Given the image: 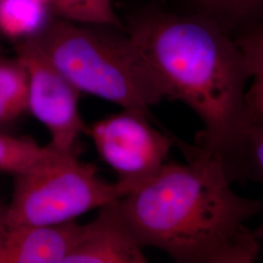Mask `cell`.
Listing matches in <instances>:
<instances>
[{
	"instance_id": "cell-1",
	"label": "cell",
	"mask_w": 263,
	"mask_h": 263,
	"mask_svg": "<svg viewBox=\"0 0 263 263\" xmlns=\"http://www.w3.org/2000/svg\"><path fill=\"white\" fill-rule=\"evenodd\" d=\"M125 29L165 99L186 104L203 123L196 144L218 161L231 181L247 173L251 121L249 71L234 37L198 13L180 15L156 6L132 13Z\"/></svg>"
},
{
	"instance_id": "cell-2",
	"label": "cell",
	"mask_w": 263,
	"mask_h": 263,
	"mask_svg": "<svg viewBox=\"0 0 263 263\" xmlns=\"http://www.w3.org/2000/svg\"><path fill=\"white\" fill-rule=\"evenodd\" d=\"M173 141L187 163H166L119 199L135 235L177 262H253L259 240L246 222L261 202L236 194L218 161L174 135Z\"/></svg>"
},
{
	"instance_id": "cell-3",
	"label": "cell",
	"mask_w": 263,
	"mask_h": 263,
	"mask_svg": "<svg viewBox=\"0 0 263 263\" xmlns=\"http://www.w3.org/2000/svg\"><path fill=\"white\" fill-rule=\"evenodd\" d=\"M31 38L81 93L122 109L147 112L165 99L139 48L124 29L56 17Z\"/></svg>"
},
{
	"instance_id": "cell-4",
	"label": "cell",
	"mask_w": 263,
	"mask_h": 263,
	"mask_svg": "<svg viewBox=\"0 0 263 263\" xmlns=\"http://www.w3.org/2000/svg\"><path fill=\"white\" fill-rule=\"evenodd\" d=\"M122 197L117 182L100 179L94 165L73 154L15 176L12 200L2 216L10 224L56 226Z\"/></svg>"
},
{
	"instance_id": "cell-5",
	"label": "cell",
	"mask_w": 263,
	"mask_h": 263,
	"mask_svg": "<svg viewBox=\"0 0 263 263\" xmlns=\"http://www.w3.org/2000/svg\"><path fill=\"white\" fill-rule=\"evenodd\" d=\"M101 159L117 175L123 196L151 179L167 162L173 135L155 129L151 112L123 109L88 127Z\"/></svg>"
},
{
	"instance_id": "cell-6",
	"label": "cell",
	"mask_w": 263,
	"mask_h": 263,
	"mask_svg": "<svg viewBox=\"0 0 263 263\" xmlns=\"http://www.w3.org/2000/svg\"><path fill=\"white\" fill-rule=\"evenodd\" d=\"M15 50L28 71V111L47 128L52 147L64 154H76L79 137L88 129L78 108L82 93L57 68L33 38L21 40Z\"/></svg>"
},
{
	"instance_id": "cell-7",
	"label": "cell",
	"mask_w": 263,
	"mask_h": 263,
	"mask_svg": "<svg viewBox=\"0 0 263 263\" xmlns=\"http://www.w3.org/2000/svg\"><path fill=\"white\" fill-rule=\"evenodd\" d=\"M143 246L123 215L119 199L103 207L82 226L80 238L64 263H145Z\"/></svg>"
},
{
	"instance_id": "cell-8",
	"label": "cell",
	"mask_w": 263,
	"mask_h": 263,
	"mask_svg": "<svg viewBox=\"0 0 263 263\" xmlns=\"http://www.w3.org/2000/svg\"><path fill=\"white\" fill-rule=\"evenodd\" d=\"M82 226L76 220L56 226H17L0 217V263H64Z\"/></svg>"
},
{
	"instance_id": "cell-9",
	"label": "cell",
	"mask_w": 263,
	"mask_h": 263,
	"mask_svg": "<svg viewBox=\"0 0 263 263\" xmlns=\"http://www.w3.org/2000/svg\"><path fill=\"white\" fill-rule=\"evenodd\" d=\"M249 71L246 100L251 125L263 122V21L233 36Z\"/></svg>"
},
{
	"instance_id": "cell-10",
	"label": "cell",
	"mask_w": 263,
	"mask_h": 263,
	"mask_svg": "<svg viewBox=\"0 0 263 263\" xmlns=\"http://www.w3.org/2000/svg\"><path fill=\"white\" fill-rule=\"evenodd\" d=\"M191 12L216 21L232 36L263 21V0H188Z\"/></svg>"
},
{
	"instance_id": "cell-11",
	"label": "cell",
	"mask_w": 263,
	"mask_h": 263,
	"mask_svg": "<svg viewBox=\"0 0 263 263\" xmlns=\"http://www.w3.org/2000/svg\"><path fill=\"white\" fill-rule=\"evenodd\" d=\"M73 154H64L50 144L40 146L34 141L19 139L0 131V172L14 177L44 167Z\"/></svg>"
},
{
	"instance_id": "cell-12",
	"label": "cell",
	"mask_w": 263,
	"mask_h": 263,
	"mask_svg": "<svg viewBox=\"0 0 263 263\" xmlns=\"http://www.w3.org/2000/svg\"><path fill=\"white\" fill-rule=\"evenodd\" d=\"M29 79L17 58L0 57V130L28 111Z\"/></svg>"
},
{
	"instance_id": "cell-13",
	"label": "cell",
	"mask_w": 263,
	"mask_h": 263,
	"mask_svg": "<svg viewBox=\"0 0 263 263\" xmlns=\"http://www.w3.org/2000/svg\"><path fill=\"white\" fill-rule=\"evenodd\" d=\"M47 8L37 0H1L0 32L19 41L35 36L49 23Z\"/></svg>"
},
{
	"instance_id": "cell-14",
	"label": "cell",
	"mask_w": 263,
	"mask_h": 263,
	"mask_svg": "<svg viewBox=\"0 0 263 263\" xmlns=\"http://www.w3.org/2000/svg\"><path fill=\"white\" fill-rule=\"evenodd\" d=\"M49 7L60 19L126 30L114 11L112 0H53Z\"/></svg>"
},
{
	"instance_id": "cell-15",
	"label": "cell",
	"mask_w": 263,
	"mask_h": 263,
	"mask_svg": "<svg viewBox=\"0 0 263 263\" xmlns=\"http://www.w3.org/2000/svg\"><path fill=\"white\" fill-rule=\"evenodd\" d=\"M252 172L263 179V122L252 124L249 133L247 173ZM254 234L258 240L263 238V223Z\"/></svg>"
},
{
	"instance_id": "cell-16",
	"label": "cell",
	"mask_w": 263,
	"mask_h": 263,
	"mask_svg": "<svg viewBox=\"0 0 263 263\" xmlns=\"http://www.w3.org/2000/svg\"><path fill=\"white\" fill-rule=\"evenodd\" d=\"M39 2H41V3H43V4H45V5H47L48 7L50 6V4L52 3V1L53 0H37Z\"/></svg>"
},
{
	"instance_id": "cell-17",
	"label": "cell",
	"mask_w": 263,
	"mask_h": 263,
	"mask_svg": "<svg viewBox=\"0 0 263 263\" xmlns=\"http://www.w3.org/2000/svg\"><path fill=\"white\" fill-rule=\"evenodd\" d=\"M152 1H157V0H152Z\"/></svg>"
},
{
	"instance_id": "cell-18",
	"label": "cell",
	"mask_w": 263,
	"mask_h": 263,
	"mask_svg": "<svg viewBox=\"0 0 263 263\" xmlns=\"http://www.w3.org/2000/svg\"><path fill=\"white\" fill-rule=\"evenodd\" d=\"M0 3H1V0H0Z\"/></svg>"
}]
</instances>
